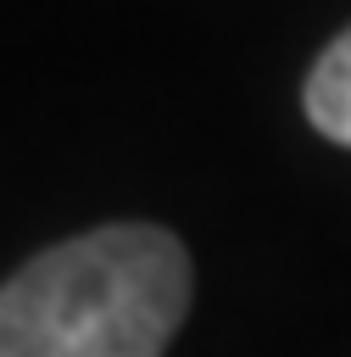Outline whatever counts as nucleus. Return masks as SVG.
<instances>
[{"label": "nucleus", "mask_w": 351, "mask_h": 357, "mask_svg": "<svg viewBox=\"0 0 351 357\" xmlns=\"http://www.w3.org/2000/svg\"><path fill=\"white\" fill-rule=\"evenodd\" d=\"M189 284V251L167 229H89L0 284V357H162Z\"/></svg>", "instance_id": "1"}, {"label": "nucleus", "mask_w": 351, "mask_h": 357, "mask_svg": "<svg viewBox=\"0 0 351 357\" xmlns=\"http://www.w3.org/2000/svg\"><path fill=\"white\" fill-rule=\"evenodd\" d=\"M306 117L334 145H351V28L318 56L306 78Z\"/></svg>", "instance_id": "2"}]
</instances>
